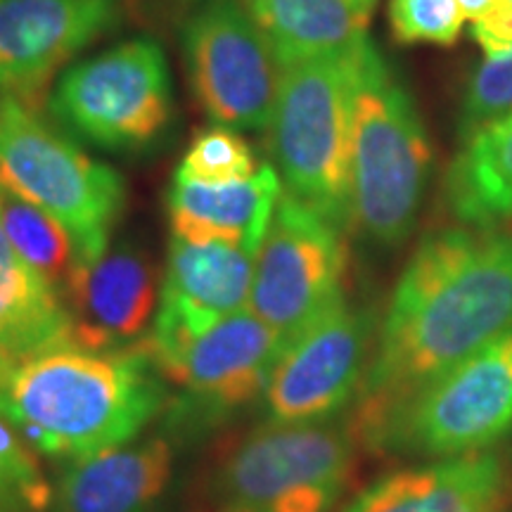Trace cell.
<instances>
[{"mask_svg": "<svg viewBox=\"0 0 512 512\" xmlns=\"http://www.w3.org/2000/svg\"><path fill=\"white\" fill-rule=\"evenodd\" d=\"M494 3H496V0H458V5H460V10H463L465 19H472V22H477V19L482 17L484 12L489 10Z\"/></svg>", "mask_w": 512, "mask_h": 512, "instance_id": "28", "label": "cell"}, {"mask_svg": "<svg viewBox=\"0 0 512 512\" xmlns=\"http://www.w3.org/2000/svg\"><path fill=\"white\" fill-rule=\"evenodd\" d=\"M48 110L64 128L112 152L145 150L174 121V88L164 50L131 38L60 76Z\"/></svg>", "mask_w": 512, "mask_h": 512, "instance_id": "7", "label": "cell"}, {"mask_svg": "<svg viewBox=\"0 0 512 512\" xmlns=\"http://www.w3.org/2000/svg\"><path fill=\"white\" fill-rule=\"evenodd\" d=\"M24 112H31L27 102L19 98L8 83L0 81V131H3L8 124H12L17 117H22Z\"/></svg>", "mask_w": 512, "mask_h": 512, "instance_id": "27", "label": "cell"}, {"mask_svg": "<svg viewBox=\"0 0 512 512\" xmlns=\"http://www.w3.org/2000/svg\"><path fill=\"white\" fill-rule=\"evenodd\" d=\"M510 470L489 448L377 479L342 512H501Z\"/></svg>", "mask_w": 512, "mask_h": 512, "instance_id": "17", "label": "cell"}, {"mask_svg": "<svg viewBox=\"0 0 512 512\" xmlns=\"http://www.w3.org/2000/svg\"><path fill=\"white\" fill-rule=\"evenodd\" d=\"M174 441L166 434L69 463L50 512H162L174 479Z\"/></svg>", "mask_w": 512, "mask_h": 512, "instance_id": "16", "label": "cell"}, {"mask_svg": "<svg viewBox=\"0 0 512 512\" xmlns=\"http://www.w3.org/2000/svg\"><path fill=\"white\" fill-rule=\"evenodd\" d=\"M15 368H17L15 358H12L8 351L0 349V394H3V389L8 387V382H10L12 373H15Z\"/></svg>", "mask_w": 512, "mask_h": 512, "instance_id": "29", "label": "cell"}, {"mask_svg": "<svg viewBox=\"0 0 512 512\" xmlns=\"http://www.w3.org/2000/svg\"><path fill=\"white\" fill-rule=\"evenodd\" d=\"M373 316L339 299L280 351L266 384V422L330 420L349 406L370 363Z\"/></svg>", "mask_w": 512, "mask_h": 512, "instance_id": "12", "label": "cell"}, {"mask_svg": "<svg viewBox=\"0 0 512 512\" xmlns=\"http://www.w3.org/2000/svg\"><path fill=\"white\" fill-rule=\"evenodd\" d=\"M256 169L259 166L247 140L235 128L216 124L197 133L178 164L176 176L202 183H226L252 176Z\"/></svg>", "mask_w": 512, "mask_h": 512, "instance_id": "22", "label": "cell"}, {"mask_svg": "<svg viewBox=\"0 0 512 512\" xmlns=\"http://www.w3.org/2000/svg\"><path fill=\"white\" fill-rule=\"evenodd\" d=\"M117 22L119 0H0V81L36 112L57 69Z\"/></svg>", "mask_w": 512, "mask_h": 512, "instance_id": "14", "label": "cell"}, {"mask_svg": "<svg viewBox=\"0 0 512 512\" xmlns=\"http://www.w3.org/2000/svg\"><path fill=\"white\" fill-rule=\"evenodd\" d=\"M430 166L418 107L368 38L354 53L351 226L375 245H401L420 214Z\"/></svg>", "mask_w": 512, "mask_h": 512, "instance_id": "3", "label": "cell"}, {"mask_svg": "<svg viewBox=\"0 0 512 512\" xmlns=\"http://www.w3.org/2000/svg\"><path fill=\"white\" fill-rule=\"evenodd\" d=\"M166 403L169 382L140 344H60L17 363L0 415L43 456L74 463L133 441Z\"/></svg>", "mask_w": 512, "mask_h": 512, "instance_id": "2", "label": "cell"}, {"mask_svg": "<svg viewBox=\"0 0 512 512\" xmlns=\"http://www.w3.org/2000/svg\"><path fill=\"white\" fill-rule=\"evenodd\" d=\"M354 53L285 67L268 124L271 155L287 192L339 230L351 226Z\"/></svg>", "mask_w": 512, "mask_h": 512, "instance_id": "4", "label": "cell"}, {"mask_svg": "<svg viewBox=\"0 0 512 512\" xmlns=\"http://www.w3.org/2000/svg\"><path fill=\"white\" fill-rule=\"evenodd\" d=\"M505 3H510V5H512V0H505Z\"/></svg>", "mask_w": 512, "mask_h": 512, "instance_id": "30", "label": "cell"}, {"mask_svg": "<svg viewBox=\"0 0 512 512\" xmlns=\"http://www.w3.org/2000/svg\"><path fill=\"white\" fill-rule=\"evenodd\" d=\"M0 185L48 211L74 238L76 264L110 249L126 207V181L112 166L88 157L36 112H24L0 131Z\"/></svg>", "mask_w": 512, "mask_h": 512, "instance_id": "6", "label": "cell"}, {"mask_svg": "<svg viewBox=\"0 0 512 512\" xmlns=\"http://www.w3.org/2000/svg\"><path fill=\"white\" fill-rule=\"evenodd\" d=\"M285 339L242 309L190 342L162 370L181 392L166 403V437L195 439L214 430L266 392Z\"/></svg>", "mask_w": 512, "mask_h": 512, "instance_id": "11", "label": "cell"}, {"mask_svg": "<svg viewBox=\"0 0 512 512\" xmlns=\"http://www.w3.org/2000/svg\"><path fill=\"white\" fill-rule=\"evenodd\" d=\"M254 254L228 242L171 238L155 323L140 349L159 373L216 323L247 309Z\"/></svg>", "mask_w": 512, "mask_h": 512, "instance_id": "13", "label": "cell"}, {"mask_svg": "<svg viewBox=\"0 0 512 512\" xmlns=\"http://www.w3.org/2000/svg\"><path fill=\"white\" fill-rule=\"evenodd\" d=\"M465 15L458 0H392L389 27L399 43L453 46L463 31Z\"/></svg>", "mask_w": 512, "mask_h": 512, "instance_id": "25", "label": "cell"}, {"mask_svg": "<svg viewBox=\"0 0 512 512\" xmlns=\"http://www.w3.org/2000/svg\"><path fill=\"white\" fill-rule=\"evenodd\" d=\"M72 344L64 299L31 268L0 226V349L15 361Z\"/></svg>", "mask_w": 512, "mask_h": 512, "instance_id": "20", "label": "cell"}, {"mask_svg": "<svg viewBox=\"0 0 512 512\" xmlns=\"http://www.w3.org/2000/svg\"><path fill=\"white\" fill-rule=\"evenodd\" d=\"M283 192L273 164H261L252 176L226 183L174 176L166 195L171 233L192 242H228L256 256Z\"/></svg>", "mask_w": 512, "mask_h": 512, "instance_id": "18", "label": "cell"}, {"mask_svg": "<svg viewBox=\"0 0 512 512\" xmlns=\"http://www.w3.org/2000/svg\"><path fill=\"white\" fill-rule=\"evenodd\" d=\"M157 271L145 252L119 245L76 264L64 287L72 344L93 351L136 347L157 316Z\"/></svg>", "mask_w": 512, "mask_h": 512, "instance_id": "15", "label": "cell"}, {"mask_svg": "<svg viewBox=\"0 0 512 512\" xmlns=\"http://www.w3.org/2000/svg\"><path fill=\"white\" fill-rule=\"evenodd\" d=\"M512 112V50L486 55L472 76L463 102V138L498 124Z\"/></svg>", "mask_w": 512, "mask_h": 512, "instance_id": "24", "label": "cell"}, {"mask_svg": "<svg viewBox=\"0 0 512 512\" xmlns=\"http://www.w3.org/2000/svg\"><path fill=\"white\" fill-rule=\"evenodd\" d=\"M283 67L351 55L368 41L377 0H240Z\"/></svg>", "mask_w": 512, "mask_h": 512, "instance_id": "19", "label": "cell"}, {"mask_svg": "<svg viewBox=\"0 0 512 512\" xmlns=\"http://www.w3.org/2000/svg\"><path fill=\"white\" fill-rule=\"evenodd\" d=\"M183 60L197 105L219 126L268 128L285 67L240 0H202L183 24Z\"/></svg>", "mask_w": 512, "mask_h": 512, "instance_id": "9", "label": "cell"}, {"mask_svg": "<svg viewBox=\"0 0 512 512\" xmlns=\"http://www.w3.org/2000/svg\"><path fill=\"white\" fill-rule=\"evenodd\" d=\"M475 24V38L486 55H498L512 50V5L496 0Z\"/></svg>", "mask_w": 512, "mask_h": 512, "instance_id": "26", "label": "cell"}, {"mask_svg": "<svg viewBox=\"0 0 512 512\" xmlns=\"http://www.w3.org/2000/svg\"><path fill=\"white\" fill-rule=\"evenodd\" d=\"M347 422H264L211 479L219 512H335L354 467Z\"/></svg>", "mask_w": 512, "mask_h": 512, "instance_id": "5", "label": "cell"}, {"mask_svg": "<svg viewBox=\"0 0 512 512\" xmlns=\"http://www.w3.org/2000/svg\"><path fill=\"white\" fill-rule=\"evenodd\" d=\"M510 430L512 332L427 384L366 444L375 451L453 458L484 451Z\"/></svg>", "mask_w": 512, "mask_h": 512, "instance_id": "8", "label": "cell"}, {"mask_svg": "<svg viewBox=\"0 0 512 512\" xmlns=\"http://www.w3.org/2000/svg\"><path fill=\"white\" fill-rule=\"evenodd\" d=\"M344 271L342 230L283 192L254 256L247 309L287 344L344 297Z\"/></svg>", "mask_w": 512, "mask_h": 512, "instance_id": "10", "label": "cell"}, {"mask_svg": "<svg viewBox=\"0 0 512 512\" xmlns=\"http://www.w3.org/2000/svg\"><path fill=\"white\" fill-rule=\"evenodd\" d=\"M512 332V235L430 233L399 275L358 389L354 427L368 441L427 384Z\"/></svg>", "mask_w": 512, "mask_h": 512, "instance_id": "1", "label": "cell"}, {"mask_svg": "<svg viewBox=\"0 0 512 512\" xmlns=\"http://www.w3.org/2000/svg\"><path fill=\"white\" fill-rule=\"evenodd\" d=\"M53 491L27 441L0 415V512H46Z\"/></svg>", "mask_w": 512, "mask_h": 512, "instance_id": "23", "label": "cell"}, {"mask_svg": "<svg viewBox=\"0 0 512 512\" xmlns=\"http://www.w3.org/2000/svg\"><path fill=\"white\" fill-rule=\"evenodd\" d=\"M0 226L17 254L62 297L69 275L79 261L69 230L48 211L22 200L3 185H0Z\"/></svg>", "mask_w": 512, "mask_h": 512, "instance_id": "21", "label": "cell"}]
</instances>
